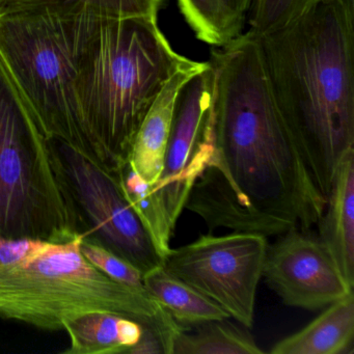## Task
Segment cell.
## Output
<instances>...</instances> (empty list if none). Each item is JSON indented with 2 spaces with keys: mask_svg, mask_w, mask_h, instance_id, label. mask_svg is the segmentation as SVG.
Listing matches in <instances>:
<instances>
[{
  "mask_svg": "<svg viewBox=\"0 0 354 354\" xmlns=\"http://www.w3.org/2000/svg\"><path fill=\"white\" fill-rule=\"evenodd\" d=\"M214 154L185 209L210 232L279 236L312 231L326 198L306 148L273 96L258 39L238 35L211 50Z\"/></svg>",
  "mask_w": 354,
  "mask_h": 354,
  "instance_id": "1",
  "label": "cell"
},
{
  "mask_svg": "<svg viewBox=\"0 0 354 354\" xmlns=\"http://www.w3.org/2000/svg\"><path fill=\"white\" fill-rule=\"evenodd\" d=\"M354 18L337 0H318L258 39L273 96L301 140L319 189L354 150Z\"/></svg>",
  "mask_w": 354,
  "mask_h": 354,
  "instance_id": "2",
  "label": "cell"
},
{
  "mask_svg": "<svg viewBox=\"0 0 354 354\" xmlns=\"http://www.w3.org/2000/svg\"><path fill=\"white\" fill-rule=\"evenodd\" d=\"M189 62L156 18L94 22L80 50L75 92L95 165L119 175L147 113Z\"/></svg>",
  "mask_w": 354,
  "mask_h": 354,
  "instance_id": "3",
  "label": "cell"
},
{
  "mask_svg": "<svg viewBox=\"0 0 354 354\" xmlns=\"http://www.w3.org/2000/svg\"><path fill=\"white\" fill-rule=\"evenodd\" d=\"M84 236L66 242L0 236V318L47 331L88 313L127 317L161 339L165 354L181 326L146 290L113 281L80 252Z\"/></svg>",
  "mask_w": 354,
  "mask_h": 354,
  "instance_id": "4",
  "label": "cell"
},
{
  "mask_svg": "<svg viewBox=\"0 0 354 354\" xmlns=\"http://www.w3.org/2000/svg\"><path fill=\"white\" fill-rule=\"evenodd\" d=\"M97 19L40 7L0 12V62L43 133L93 163L75 80L80 50Z\"/></svg>",
  "mask_w": 354,
  "mask_h": 354,
  "instance_id": "5",
  "label": "cell"
},
{
  "mask_svg": "<svg viewBox=\"0 0 354 354\" xmlns=\"http://www.w3.org/2000/svg\"><path fill=\"white\" fill-rule=\"evenodd\" d=\"M57 142L0 62V236L66 242L88 235Z\"/></svg>",
  "mask_w": 354,
  "mask_h": 354,
  "instance_id": "6",
  "label": "cell"
},
{
  "mask_svg": "<svg viewBox=\"0 0 354 354\" xmlns=\"http://www.w3.org/2000/svg\"><path fill=\"white\" fill-rule=\"evenodd\" d=\"M267 246V237L260 234H206L192 243L171 248L162 266L250 328Z\"/></svg>",
  "mask_w": 354,
  "mask_h": 354,
  "instance_id": "7",
  "label": "cell"
},
{
  "mask_svg": "<svg viewBox=\"0 0 354 354\" xmlns=\"http://www.w3.org/2000/svg\"><path fill=\"white\" fill-rule=\"evenodd\" d=\"M212 101L213 72L208 63L178 95L162 171L158 181L150 184L174 231L192 186L214 154Z\"/></svg>",
  "mask_w": 354,
  "mask_h": 354,
  "instance_id": "8",
  "label": "cell"
},
{
  "mask_svg": "<svg viewBox=\"0 0 354 354\" xmlns=\"http://www.w3.org/2000/svg\"><path fill=\"white\" fill-rule=\"evenodd\" d=\"M68 182L91 235L142 273L162 265L150 236L125 198L119 178L55 140Z\"/></svg>",
  "mask_w": 354,
  "mask_h": 354,
  "instance_id": "9",
  "label": "cell"
},
{
  "mask_svg": "<svg viewBox=\"0 0 354 354\" xmlns=\"http://www.w3.org/2000/svg\"><path fill=\"white\" fill-rule=\"evenodd\" d=\"M262 279L286 306L318 310L353 293L312 231L290 230L267 246Z\"/></svg>",
  "mask_w": 354,
  "mask_h": 354,
  "instance_id": "10",
  "label": "cell"
},
{
  "mask_svg": "<svg viewBox=\"0 0 354 354\" xmlns=\"http://www.w3.org/2000/svg\"><path fill=\"white\" fill-rule=\"evenodd\" d=\"M207 65L208 62L203 63L190 59L189 63L165 84L142 121L134 138L128 163L147 183L158 181L162 171L180 91L192 76L203 71Z\"/></svg>",
  "mask_w": 354,
  "mask_h": 354,
  "instance_id": "11",
  "label": "cell"
},
{
  "mask_svg": "<svg viewBox=\"0 0 354 354\" xmlns=\"http://www.w3.org/2000/svg\"><path fill=\"white\" fill-rule=\"evenodd\" d=\"M318 238L354 287V150L342 159L317 223Z\"/></svg>",
  "mask_w": 354,
  "mask_h": 354,
  "instance_id": "12",
  "label": "cell"
},
{
  "mask_svg": "<svg viewBox=\"0 0 354 354\" xmlns=\"http://www.w3.org/2000/svg\"><path fill=\"white\" fill-rule=\"evenodd\" d=\"M354 293L329 304L297 333L281 339L272 354L353 353Z\"/></svg>",
  "mask_w": 354,
  "mask_h": 354,
  "instance_id": "13",
  "label": "cell"
},
{
  "mask_svg": "<svg viewBox=\"0 0 354 354\" xmlns=\"http://www.w3.org/2000/svg\"><path fill=\"white\" fill-rule=\"evenodd\" d=\"M144 325L127 317L111 313L82 315L66 323L70 347L65 354L128 353L144 333Z\"/></svg>",
  "mask_w": 354,
  "mask_h": 354,
  "instance_id": "14",
  "label": "cell"
},
{
  "mask_svg": "<svg viewBox=\"0 0 354 354\" xmlns=\"http://www.w3.org/2000/svg\"><path fill=\"white\" fill-rule=\"evenodd\" d=\"M142 281L146 291L160 302L182 329L231 318L218 304L165 270L162 265L144 273Z\"/></svg>",
  "mask_w": 354,
  "mask_h": 354,
  "instance_id": "15",
  "label": "cell"
},
{
  "mask_svg": "<svg viewBox=\"0 0 354 354\" xmlns=\"http://www.w3.org/2000/svg\"><path fill=\"white\" fill-rule=\"evenodd\" d=\"M230 318L208 321L181 329L174 339L171 354H262L252 335Z\"/></svg>",
  "mask_w": 354,
  "mask_h": 354,
  "instance_id": "16",
  "label": "cell"
},
{
  "mask_svg": "<svg viewBox=\"0 0 354 354\" xmlns=\"http://www.w3.org/2000/svg\"><path fill=\"white\" fill-rule=\"evenodd\" d=\"M118 178L125 198L142 221L163 262L171 250V240L175 231L167 223L150 184L144 181L129 163L121 169Z\"/></svg>",
  "mask_w": 354,
  "mask_h": 354,
  "instance_id": "17",
  "label": "cell"
},
{
  "mask_svg": "<svg viewBox=\"0 0 354 354\" xmlns=\"http://www.w3.org/2000/svg\"><path fill=\"white\" fill-rule=\"evenodd\" d=\"M165 0H13L3 11L14 8L40 7L68 13H86L100 19L158 17Z\"/></svg>",
  "mask_w": 354,
  "mask_h": 354,
  "instance_id": "18",
  "label": "cell"
},
{
  "mask_svg": "<svg viewBox=\"0 0 354 354\" xmlns=\"http://www.w3.org/2000/svg\"><path fill=\"white\" fill-rule=\"evenodd\" d=\"M177 3L198 40L221 47L235 38L227 28L219 0H177Z\"/></svg>",
  "mask_w": 354,
  "mask_h": 354,
  "instance_id": "19",
  "label": "cell"
},
{
  "mask_svg": "<svg viewBox=\"0 0 354 354\" xmlns=\"http://www.w3.org/2000/svg\"><path fill=\"white\" fill-rule=\"evenodd\" d=\"M82 256L101 272L113 281L125 283L136 289L146 290L142 277L144 273L119 254L109 250L92 235L84 236L80 242Z\"/></svg>",
  "mask_w": 354,
  "mask_h": 354,
  "instance_id": "20",
  "label": "cell"
},
{
  "mask_svg": "<svg viewBox=\"0 0 354 354\" xmlns=\"http://www.w3.org/2000/svg\"><path fill=\"white\" fill-rule=\"evenodd\" d=\"M318 0H252L248 10V32L256 36L283 28Z\"/></svg>",
  "mask_w": 354,
  "mask_h": 354,
  "instance_id": "21",
  "label": "cell"
},
{
  "mask_svg": "<svg viewBox=\"0 0 354 354\" xmlns=\"http://www.w3.org/2000/svg\"><path fill=\"white\" fill-rule=\"evenodd\" d=\"M227 28L234 37L241 34L252 0H219Z\"/></svg>",
  "mask_w": 354,
  "mask_h": 354,
  "instance_id": "22",
  "label": "cell"
},
{
  "mask_svg": "<svg viewBox=\"0 0 354 354\" xmlns=\"http://www.w3.org/2000/svg\"><path fill=\"white\" fill-rule=\"evenodd\" d=\"M129 354H165L161 339L150 329L144 328L138 343L128 352Z\"/></svg>",
  "mask_w": 354,
  "mask_h": 354,
  "instance_id": "23",
  "label": "cell"
},
{
  "mask_svg": "<svg viewBox=\"0 0 354 354\" xmlns=\"http://www.w3.org/2000/svg\"><path fill=\"white\" fill-rule=\"evenodd\" d=\"M350 17L354 18V0H337Z\"/></svg>",
  "mask_w": 354,
  "mask_h": 354,
  "instance_id": "24",
  "label": "cell"
},
{
  "mask_svg": "<svg viewBox=\"0 0 354 354\" xmlns=\"http://www.w3.org/2000/svg\"><path fill=\"white\" fill-rule=\"evenodd\" d=\"M13 0H0V12H3Z\"/></svg>",
  "mask_w": 354,
  "mask_h": 354,
  "instance_id": "25",
  "label": "cell"
}]
</instances>
